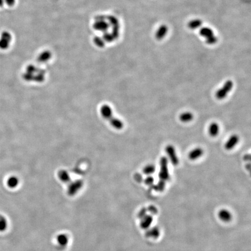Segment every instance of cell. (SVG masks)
I'll return each mask as SVG.
<instances>
[{"label": "cell", "instance_id": "30bf717a", "mask_svg": "<svg viewBox=\"0 0 251 251\" xmlns=\"http://www.w3.org/2000/svg\"><path fill=\"white\" fill-rule=\"evenodd\" d=\"M203 151L202 148H196L194 149L188 153V158L190 160L194 161L202 157Z\"/></svg>", "mask_w": 251, "mask_h": 251}, {"label": "cell", "instance_id": "4fadbf2b", "mask_svg": "<svg viewBox=\"0 0 251 251\" xmlns=\"http://www.w3.org/2000/svg\"><path fill=\"white\" fill-rule=\"evenodd\" d=\"M160 230L157 227H153L152 228H149L148 231L147 232V236L153 238H157L160 235Z\"/></svg>", "mask_w": 251, "mask_h": 251}, {"label": "cell", "instance_id": "6da1fadb", "mask_svg": "<svg viewBox=\"0 0 251 251\" xmlns=\"http://www.w3.org/2000/svg\"><path fill=\"white\" fill-rule=\"evenodd\" d=\"M101 113L104 118L108 120L109 122L114 128L120 130L123 128V123L120 120L116 118L113 116L112 110L107 105H103L100 109Z\"/></svg>", "mask_w": 251, "mask_h": 251}, {"label": "cell", "instance_id": "ffe728a7", "mask_svg": "<svg viewBox=\"0 0 251 251\" xmlns=\"http://www.w3.org/2000/svg\"><path fill=\"white\" fill-rule=\"evenodd\" d=\"M58 177L62 182H68L70 179L69 174L66 171H60L58 173Z\"/></svg>", "mask_w": 251, "mask_h": 251}, {"label": "cell", "instance_id": "e0dca14e", "mask_svg": "<svg viewBox=\"0 0 251 251\" xmlns=\"http://www.w3.org/2000/svg\"><path fill=\"white\" fill-rule=\"evenodd\" d=\"M202 25V21L198 19L192 20L188 23V27L191 29H197L198 28L200 27Z\"/></svg>", "mask_w": 251, "mask_h": 251}, {"label": "cell", "instance_id": "2e32d148", "mask_svg": "<svg viewBox=\"0 0 251 251\" xmlns=\"http://www.w3.org/2000/svg\"><path fill=\"white\" fill-rule=\"evenodd\" d=\"M199 34L201 35V36H202V37H203L206 39L214 35L212 29L207 27H204L201 28L199 31Z\"/></svg>", "mask_w": 251, "mask_h": 251}, {"label": "cell", "instance_id": "ac0fdd59", "mask_svg": "<svg viewBox=\"0 0 251 251\" xmlns=\"http://www.w3.org/2000/svg\"><path fill=\"white\" fill-rule=\"evenodd\" d=\"M19 184V180L18 178L15 176H11L8 178L7 180V185L8 186L11 188H14L15 187H17V186Z\"/></svg>", "mask_w": 251, "mask_h": 251}, {"label": "cell", "instance_id": "cb8c5ba5", "mask_svg": "<svg viewBox=\"0 0 251 251\" xmlns=\"http://www.w3.org/2000/svg\"><path fill=\"white\" fill-rule=\"evenodd\" d=\"M165 182L164 181H163V180H161L157 184V189L159 191V190H163L164 188H165Z\"/></svg>", "mask_w": 251, "mask_h": 251}, {"label": "cell", "instance_id": "8fae6325", "mask_svg": "<svg viewBox=\"0 0 251 251\" xmlns=\"http://www.w3.org/2000/svg\"><path fill=\"white\" fill-rule=\"evenodd\" d=\"M56 241L59 246L61 247L66 246L69 244V236L66 234H60L56 237Z\"/></svg>", "mask_w": 251, "mask_h": 251}, {"label": "cell", "instance_id": "7a4b0ae2", "mask_svg": "<svg viewBox=\"0 0 251 251\" xmlns=\"http://www.w3.org/2000/svg\"><path fill=\"white\" fill-rule=\"evenodd\" d=\"M233 87V83L231 80H228L223 85L222 88L218 90L216 93V97L218 99H223L232 90Z\"/></svg>", "mask_w": 251, "mask_h": 251}, {"label": "cell", "instance_id": "3957f363", "mask_svg": "<svg viewBox=\"0 0 251 251\" xmlns=\"http://www.w3.org/2000/svg\"><path fill=\"white\" fill-rule=\"evenodd\" d=\"M167 165H168V162H167V158H166L165 157H163L161 158V160H160L161 169H160V173H159V177L161 179V180H163L164 182L168 180V178H169Z\"/></svg>", "mask_w": 251, "mask_h": 251}, {"label": "cell", "instance_id": "d4e9b609", "mask_svg": "<svg viewBox=\"0 0 251 251\" xmlns=\"http://www.w3.org/2000/svg\"><path fill=\"white\" fill-rule=\"evenodd\" d=\"M148 211H149V212L153 215L157 213V212H158L157 208L153 206H151L149 207H148Z\"/></svg>", "mask_w": 251, "mask_h": 251}, {"label": "cell", "instance_id": "8992f818", "mask_svg": "<svg viewBox=\"0 0 251 251\" xmlns=\"http://www.w3.org/2000/svg\"><path fill=\"white\" fill-rule=\"evenodd\" d=\"M10 39L11 36L9 33L6 31L3 32L1 35V37L0 39V48L2 49H6L8 47Z\"/></svg>", "mask_w": 251, "mask_h": 251}, {"label": "cell", "instance_id": "484cf974", "mask_svg": "<svg viewBox=\"0 0 251 251\" xmlns=\"http://www.w3.org/2000/svg\"><path fill=\"white\" fill-rule=\"evenodd\" d=\"M145 215H147V209H141V210L140 211L139 214H138V215H139V217H140V219L142 218Z\"/></svg>", "mask_w": 251, "mask_h": 251}, {"label": "cell", "instance_id": "83f0119b", "mask_svg": "<svg viewBox=\"0 0 251 251\" xmlns=\"http://www.w3.org/2000/svg\"><path fill=\"white\" fill-rule=\"evenodd\" d=\"M244 160L245 161H249L250 160V155L249 154H246L244 157Z\"/></svg>", "mask_w": 251, "mask_h": 251}, {"label": "cell", "instance_id": "5b68a950", "mask_svg": "<svg viewBox=\"0 0 251 251\" xmlns=\"http://www.w3.org/2000/svg\"><path fill=\"white\" fill-rule=\"evenodd\" d=\"M218 217L222 222L227 223L232 220V213L226 209H222L218 213Z\"/></svg>", "mask_w": 251, "mask_h": 251}, {"label": "cell", "instance_id": "f1b7e54d", "mask_svg": "<svg viewBox=\"0 0 251 251\" xmlns=\"http://www.w3.org/2000/svg\"><path fill=\"white\" fill-rule=\"evenodd\" d=\"M3 3H4V1L3 0H0V6H2Z\"/></svg>", "mask_w": 251, "mask_h": 251}, {"label": "cell", "instance_id": "44dd1931", "mask_svg": "<svg viewBox=\"0 0 251 251\" xmlns=\"http://www.w3.org/2000/svg\"><path fill=\"white\" fill-rule=\"evenodd\" d=\"M217 41V39L216 37L214 35L207 38V40H206L207 43L208 44L210 45L214 44L216 43Z\"/></svg>", "mask_w": 251, "mask_h": 251}, {"label": "cell", "instance_id": "7c38bea8", "mask_svg": "<svg viewBox=\"0 0 251 251\" xmlns=\"http://www.w3.org/2000/svg\"><path fill=\"white\" fill-rule=\"evenodd\" d=\"M167 31L168 28L166 25H161L156 32V38L158 40L162 39L167 34Z\"/></svg>", "mask_w": 251, "mask_h": 251}, {"label": "cell", "instance_id": "52a82bcc", "mask_svg": "<svg viewBox=\"0 0 251 251\" xmlns=\"http://www.w3.org/2000/svg\"><path fill=\"white\" fill-rule=\"evenodd\" d=\"M153 222V217L151 215H145L141 218L140 226L143 229H148L150 228Z\"/></svg>", "mask_w": 251, "mask_h": 251}, {"label": "cell", "instance_id": "277c9868", "mask_svg": "<svg viewBox=\"0 0 251 251\" xmlns=\"http://www.w3.org/2000/svg\"><path fill=\"white\" fill-rule=\"evenodd\" d=\"M165 151H166V153H167L169 158L173 165L174 166L178 165V163H179V160L176 155V151H175L174 147L171 145H169L165 148Z\"/></svg>", "mask_w": 251, "mask_h": 251}, {"label": "cell", "instance_id": "9c48e42d", "mask_svg": "<svg viewBox=\"0 0 251 251\" xmlns=\"http://www.w3.org/2000/svg\"><path fill=\"white\" fill-rule=\"evenodd\" d=\"M82 187V182L80 181H77L73 182L71 185L69 186L68 188V192L69 195H73L79 191L80 188Z\"/></svg>", "mask_w": 251, "mask_h": 251}, {"label": "cell", "instance_id": "9a60e30c", "mask_svg": "<svg viewBox=\"0 0 251 251\" xmlns=\"http://www.w3.org/2000/svg\"><path fill=\"white\" fill-rule=\"evenodd\" d=\"M193 118H194L193 114L191 112H188L182 113L179 116V119H180V121L184 123L190 122L192 120Z\"/></svg>", "mask_w": 251, "mask_h": 251}, {"label": "cell", "instance_id": "603a6c76", "mask_svg": "<svg viewBox=\"0 0 251 251\" xmlns=\"http://www.w3.org/2000/svg\"><path fill=\"white\" fill-rule=\"evenodd\" d=\"M144 182L147 185L150 186V185L153 184V182H154V178L152 176H148L145 178Z\"/></svg>", "mask_w": 251, "mask_h": 251}, {"label": "cell", "instance_id": "7402d4cb", "mask_svg": "<svg viewBox=\"0 0 251 251\" xmlns=\"http://www.w3.org/2000/svg\"><path fill=\"white\" fill-rule=\"evenodd\" d=\"M7 226V222L4 219H1L0 220V230L2 231L5 230Z\"/></svg>", "mask_w": 251, "mask_h": 251}, {"label": "cell", "instance_id": "5bb4252c", "mask_svg": "<svg viewBox=\"0 0 251 251\" xmlns=\"http://www.w3.org/2000/svg\"><path fill=\"white\" fill-rule=\"evenodd\" d=\"M208 132L212 137L217 136L219 133V126L218 124L215 122L211 123L208 128Z\"/></svg>", "mask_w": 251, "mask_h": 251}, {"label": "cell", "instance_id": "d6986e66", "mask_svg": "<svg viewBox=\"0 0 251 251\" xmlns=\"http://www.w3.org/2000/svg\"><path fill=\"white\" fill-rule=\"evenodd\" d=\"M155 169H156L155 166L153 165L150 164L144 167V168L143 169V172L144 174H145L147 175H151L155 172Z\"/></svg>", "mask_w": 251, "mask_h": 251}, {"label": "cell", "instance_id": "ba28073f", "mask_svg": "<svg viewBox=\"0 0 251 251\" xmlns=\"http://www.w3.org/2000/svg\"><path fill=\"white\" fill-rule=\"evenodd\" d=\"M238 142H239V137L236 134H234L227 140V141L225 144L224 147L227 150H231L236 147V145Z\"/></svg>", "mask_w": 251, "mask_h": 251}, {"label": "cell", "instance_id": "4316f807", "mask_svg": "<svg viewBox=\"0 0 251 251\" xmlns=\"http://www.w3.org/2000/svg\"><path fill=\"white\" fill-rule=\"evenodd\" d=\"M5 2L8 5L11 6L14 5V4L15 3V0H5Z\"/></svg>", "mask_w": 251, "mask_h": 251}]
</instances>
